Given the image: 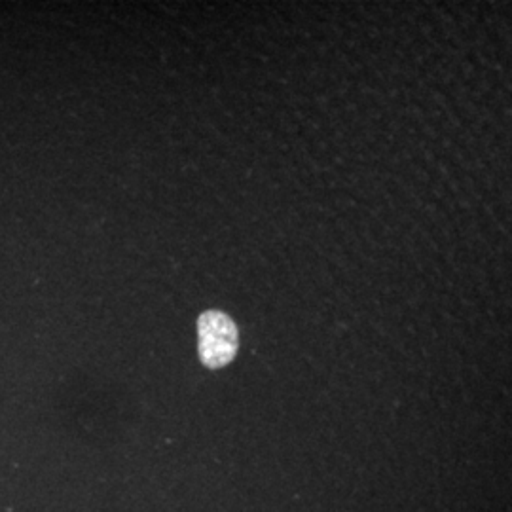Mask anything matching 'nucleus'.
<instances>
[{"label":"nucleus","mask_w":512,"mask_h":512,"mask_svg":"<svg viewBox=\"0 0 512 512\" xmlns=\"http://www.w3.org/2000/svg\"><path fill=\"white\" fill-rule=\"evenodd\" d=\"M200 359L207 368L230 365L238 353L239 336L236 323L222 311H205L198 319Z\"/></svg>","instance_id":"f257e3e1"}]
</instances>
